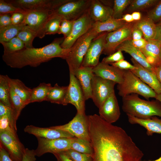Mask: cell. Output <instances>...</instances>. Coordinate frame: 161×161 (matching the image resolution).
Wrapping results in <instances>:
<instances>
[{
	"label": "cell",
	"mask_w": 161,
	"mask_h": 161,
	"mask_svg": "<svg viewBox=\"0 0 161 161\" xmlns=\"http://www.w3.org/2000/svg\"><path fill=\"white\" fill-rule=\"evenodd\" d=\"M92 161H142L144 154L122 128L88 116Z\"/></svg>",
	"instance_id": "1"
},
{
	"label": "cell",
	"mask_w": 161,
	"mask_h": 161,
	"mask_svg": "<svg viewBox=\"0 0 161 161\" xmlns=\"http://www.w3.org/2000/svg\"><path fill=\"white\" fill-rule=\"evenodd\" d=\"M64 38L55 39L50 44L39 48H25L14 52L4 54L2 59L11 67L21 68L27 66L37 67L55 58L65 59L69 49L61 46Z\"/></svg>",
	"instance_id": "2"
},
{
	"label": "cell",
	"mask_w": 161,
	"mask_h": 161,
	"mask_svg": "<svg viewBox=\"0 0 161 161\" xmlns=\"http://www.w3.org/2000/svg\"><path fill=\"white\" fill-rule=\"evenodd\" d=\"M122 109L127 115L143 119L161 117V103L156 100H145L132 94L122 97Z\"/></svg>",
	"instance_id": "3"
},
{
	"label": "cell",
	"mask_w": 161,
	"mask_h": 161,
	"mask_svg": "<svg viewBox=\"0 0 161 161\" xmlns=\"http://www.w3.org/2000/svg\"><path fill=\"white\" fill-rule=\"evenodd\" d=\"M99 34L92 27L78 39L70 48L65 59L69 73L74 74L75 71L81 66L83 58L91 42Z\"/></svg>",
	"instance_id": "4"
},
{
	"label": "cell",
	"mask_w": 161,
	"mask_h": 161,
	"mask_svg": "<svg viewBox=\"0 0 161 161\" xmlns=\"http://www.w3.org/2000/svg\"><path fill=\"white\" fill-rule=\"evenodd\" d=\"M119 95L122 97L132 94L142 96L149 100L155 98L157 94L130 70H125L123 82L117 84Z\"/></svg>",
	"instance_id": "5"
},
{
	"label": "cell",
	"mask_w": 161,
	"mask_h": 161,
	"mask_svg": "<svg viewBox=\"0 0 161 161\" xmlns=\"http://www.w3.org/2000/svg\"><path fill=\"white\" fill-rule=\"evenodd\" d=\"M92 0H67L52 11L53 14L64 19L74 21L79 18L89 10Z\"/></svg>",
	"instance_id": "6"
},
{
	"label": "cell",
	"mask_w": 161,
	"mask_h": 161,
	"mask_svg": "<svg viewBox=\"0 0 161 161\" xmlns=\"http://www.w3.org/2000/svg\"><path fill=\"white\" fill-rule=\"evenodd\" d=\"M134 21L127 23L119 29L108 32L106 44L102 54L109 55L116 51L117 47L124 42L131 39Z\"/></svg>",
	"instance_id": "7"
},
{
	"label": "cell",
	"mask_w": 161,
	"mask_h": 161,
	"mask_svg": "<svg viewBox=\"0 0 161 161\" xmlns=\"http://www.w3.org/2000/svg\"><path fill=\"white\" fill-rule=\"evenodd\" d=\"M51 127L66 131L75 137L90 142L89 119L86 114L77 113L68 123Z\"/></svg>",
	"instance_id": "8"
},
{
	"label": "cell",
	"mask_w": 161,
	"mask_h": 161,
	"mask_svg": "<svg viewBox=\"0 0 161 161\" xmlns=\"http://www.w3.org/2000/svg\"><path fill=\"white\" fill-rule=\"evenodd\" d=\"M116 84L113 81L104 79L94 74L91 83V99L97 108H100L114 91Z\"/></svg>",
	"instance_id": "9"
},
{
	"label": "cell",
	"mask_w": 161,
	"mask_h": 161,
	"mask_svg": "<svg viewBox=\"0 0 161 161\" xmlns=\"http://www.w3.org/2000/svg\"><path fill=\"white\" fill-rule=\"evenodd\" d=\"M0 141L13 161H22L26 148L20 141L16 132L0 131Z\"/></svg>",
	"instance_id": "10"
},
{
	"label": "cell",
	"mask_w": 161,
	"mask_h": 161,
	"mask_svg": "<svg viewBox=\"0 0 161 161\" xmlns=\"http://www.w3.org/2000/svg\"><path fill=\"white\" fill-rule=\"evenodd\" d=\"M73 138L63 137L49 139L37 137L38 145L34 150L36 156L39 157L48 153L54 154L70 149Z\"/></svg>",
	"instance_id": "11"
},
{
	"label": "cell",
	"mask_w": 161,
	"mask_h": 161,
	"mask_svg": "<svg viewBox=\"0 0 161 161\" xmlns=\"http://www.w3.org/2000/svg\"><path fill=\"white\" fill-rule=\"evenodd\" d=\"M68 86L65 105L71 104L75 107L77 113L85 114L86 100L78 80L72 73H69V83Z\"/></svg>",
	"instance_id": "12"
},
{
	"label": "cell",
	"mask_w": 161,
	"mask_h": 161,
	"mask_svg": "<svg viewBox=\"0 0 161 161\" xmlns=\"http://www.w3.org/2000/svg\"><path fill=\"white\" fill-rule=\"evenodd\" d=\"M94 22L90 17L88 11L74 21L70 33L64 39L61 47L65 49H70L78 39L92 27Z\"/></svg>",
	"instance_id": "13"
},
{
	"label": "cell",
	"mask_w": 161,
	"mask_h": 161,
	"mask_svg": "<svg viewBox=\"0 0 161 161\" xmlns=\"http://www.w3.org/2000/svg\"><path fill=\"white\" fill-rule=\"evenodd\" d=\"M108 32L100 33L92 41L83 58L81 66L93 68L98 64L100 56L105 48Z\"/></svg>",
	"instance_id": "14"
},
{
	"label": "cell",
	"mask_w": 161,
	"mask_h": 161,
	"mask_svg": "<svg viewBox=\"0 0 161 161\" xmlns=\"http://www.w3.org/2000/svg\"><path fill=\"white\" fill-rule=\"evenodd\" d=\"M24 22L37 34V37L43 38L44 27L52 14V11L46 10H26Z\"/></svg>",
	"instance_id": "15"
},
{
	"label": "cell",
	"mask_w": 161,
	"mask_h": 161,
	"mask_svg": "<svg viewBox=\"0 0 161 161\" xmlns=\"http://www.w3.org/2000/svg\"><path fill=\"white\" fill-rule=\"evenodd\" d=\"M67 0H7L6 1L25 10L52 11Z\"/></svg>",
	"instance_id": "16"
},
{
	"label": "cell",
	"mask_w": 161,
	"mask_h": 161,
	"mask_svg": "<svg viewBox=\"0 0 161 161\" xmlns=\"http://www.w3.org/2000/svg\"><path fill=\"white\" fill-rule=\"evenodd\" d=\"M99 116L108 123L112 124L119 118L120 112L115 91H114L99 108Z\"/></svg>",
	"instance_id": "17"
},
{
	"label": "cell",
	"mask_w": 161,
	"mask_h": 161,
	"mask_svg": "<svg viewBox=\"0 0 161 161\" xmlns=\"http://www.w3.org/2000/svg\"><path fill=\"white\" fill-rule=\"evenodd\" d=\"M125 71L101 62L93 68V72L95 75L117 84L123 82Z\"/></svg>",
	"instance_id": "18"
},
{
	"label": "cell",
	"mask_w": 161,
	"mask_h": 161,
	"mask_svg": "<svg viewBox=\"0 0 161 161\" xmlns=\"http://www.w3.org/2000/svg\"><path fill=\"white\" fill-rule=\"evenodd\" d=\"M24 131L25 132L34 135L36 137H41L47 139L75 137L68 132L51 127L42 128L32 125H28L25 128Z\"/></svg>",
	"instance_id": "19"
},
{
	"label": "cell",
	"mask_w": 161,
	"mask_h": 161,
	"mask_svg": "<svg viewBox=\"0 0 161 161\" xmlns=\"http://www.w3.org/2000/svg\"><path fill=\"white\" fill-rule=\"evenodd\" d=\"M131 60L136 67L135 69L131 71L153 89L157 94H161V83L155 73L143 67L133 58H131Z\"/></svg>",
	"instance_id": "20"
},
{
	"label": "cell",
	"mask_w": 161,
	"mask_h": 161,
	"mask_svg": "<svg viewBox=\"0 0 161 161\" xmlns=\"http://www.w3.org/2000/svg\"><path fill=\"white\" fill-rule=\"evenodd\" d=\"M74 74L80 83L86 100L91 98V83L94 75L93 68L81 66L75 71Z\"/></svg>",
	"instance_id": "21"
},
{
	"label": "cell",
	"mask_w": 161,
	"mask_h": 161,
	"mask_svg": "<svg viewBox=\"0 0 161 161\" xmlns=\"http://www.w3.org/2000/svg\"><path fill=\"white\" fill-rule=\"evenodd\" d=\"M88 12L95 22H104L112 17L113 8L103 4L100 0H92Z\"/></svg>",
	"instance_id": "22"
},
{
	"label": "cell",
	"mask_w": 161,
	"mask_h": 161,
	"mask_svg": "<svg viewBox=\"0 0 161 161\" xmlns=\"http://www.w3.org/2000/svg\"><path fill=\"white\" fill-rule=\"evenodd\" d=\"M161 48V44L154 39L147 41L145 47L140 49L145 56L147 62L153 69L161 65L160 59Z\"/></svg>",
	"instance_id": "23"
},
{
	"label": "cell",
	"mask_w": 161,
	"mask_h": 161,
	"mask_svg": "<svg viewBox=\"0 0 161 161\" xmlns=\"http://www.w3.org/2000/svg\"><path fill=\"white\" fill-rule=\"evenodd\" d=\"M131 39L127 40L120 45L117 48L116 51L120 50L128 53L140 64L150 71L154 73V69L147 62L145 56L140 50L132 44Z\"/></svg>",
	"instance_id": "24"
},
{
	"label": "cell",
	"mask_w": 161,
	"mask_h": 161,
	"mask_svg": "<svg viewBox=\"0 0 161 161\" xmlns=\"http://www.w3.org/2000/svg\"><path fill=\"white\" fill-rule=\"evenodd\" d=\"M129 122L132 124H137L146 130V134L152 136L154 133L161 134V119L156 116L151 118L140 119L130 115H127Z\"/></svg>",
	"instance_id": "25"
},
{
	"label": "cell",
	"mask_w": 161,
	"mask_h": 161,
	"mask_svg": "<svg viewBox=\"0 0 161 161\" xmlns=\"http://www.w3.org/2000/svg\"><path fill=\"white\" fill-rule=\"evenodd\" d=\"M134 27L142 32L143 38L147 41L154 39L156 34V24L147 16L140 21H134Z\"/></svg>",
	"instance_id": "26"
},
{
	"label": "cell",
	"mask_w": 161,
	"mask_h": 161,
	"mask_svg": "<svg viewBox=\"0 0 161 161\" xmlns=\"http://www.w3.org/2000/svg\"><path fill=\"white\" fill-rule=\"evenodd\" d=\"M127 23L120 19L112 17L103 22H96L92 27L98 33L104 32H108L116 30L121 28Z\"/></svg>",
	"instance_id": "27"
},
{
	"label": "cell",
	"mask_w": 161,
	"mask_h": 161,
	"mask_svg": "<svg viewBox=\"0 0 161 161\" xmlns=\"http://www.w3.org/2000/svg\"><path fill=\"white\" fill-rule=\"evenodd\" d=\"M9 82L10 87L26 105L30 103L32 89L27 86L18 79H12L9 77Z\"/></svg>",
	"instance_id": "28"
},
{
	"label": "cell",
	"mask_w": 161,
	"mask_h": 161,
	"mask_svg": "<svg viewBox=\"0 0 161 161\" xmlns=\"http://www.w3.org/2000/svg\"><path fill=\"white\" fill-rule=\"evenodd\" d=\"M68 88V86H60L56 83L50 90L46 101L65 105Z\"/></svg>",
	"instance_id": "29"
},
{
	"label": "cell",
	"mask_w": 161,
	"mask_h": 161,
	"mask_svg": "<svg viewBox=\"0 0 161 161\" xmlns=\"http://www.w3.org/2000/svg\"><path fill=\"white\" fill-rule=\"evenodd\" d=\"M26 25L23 21L18 24H11L0 28V42H7L17 36L23 27Z\"/></svg>",
	"instance_id": "30"
},
{
	"label": "cell",
	"mask_w": 161,
	"mask_h": 161,
	"mask_svg": "<svg viewBox=\"0 0 161 161\" xmlns=\"http://www.w3.org/2000/svg\"><path fill=\"white\" fill-rule=\"evenodd\" d=\"M52 86L50 83H41L32 89L30 103L46 101Z\"/></svg>",
	"instance_id": "31"
},
{
	"label": "cell",
	"mask_w": 161,
	"mask_h": 161,
	"mask_svg": "<svg viewBox=\"0 0 161 161\" xmlns=\"http://www.w3.org/2000/svg\"><path fill=\"white\" fill-rule=\"evenodd\" d=\"M63 19L61 17L52 13L44 27L42 33L43 38L46 35L58 33L61 22Z\"/></svg>",
	"instance_id": "32"
},
{
	"label": "cell",
	"mask_w": 161,
	"mask_h": 161,
	"mask_svg": "<svg viewBox=\"0 0 161 161\" xmlns=\"http://www.w3.org/2000/svg\"><path fill=\"white\" fill-rule=\"evenodd\" d=\"M9 78L7 75H0V101L11 108L10 99Z\"/></svg>",
	"instance_id": "33"
},
{
	"label": "cell",
	"mask_w": 161,
	"mask_h": 161,
	"mask_svg": "<svg viewBox=\"0 0 161 161\" xmlns=\"http://www.w3.org/2000/svg\"><path fill=\"white\" fill-rule=\"evenodd\" d=\"M10 99L11 108L15 120L17 121L21 111L26 105L20 97L14 92L10 86Z\"/></svg>",
	"instance_id": "34"
},
{
	"label": "cell",
	"mask_w": 161,
	"mask_h": 161,
	"mask_svg": "<svg viewBox=\"0 0 161 161\" xmlns=\"http://www.w3.org/2000/svg\"><path fill=\"white\" fill-rule=\"evenodd\" d=\"M37 33L33 31L28 25H25L20 31L17 37L20 39L24 45L25 48H33V41L37 37Z\"/></svg>",
	"instance_id": "35"
},
{
	"label": "cell",
	"mask_w": 161,
	"mask_h": 161,
	"mask_svg": "<svg viewBox=\"0 0 161 161\" xmlns=\"http://www.w3.org/2000/svg\"><path fill=\"white\" fill-rule=\"evenodd\" d=\"M70 149L82 153L91 155L93 152L90 142L75 137L73 138Z\"/></svg>",
	"instance_id": "36"
},
{
	"label": "cell",
	"mask_w": 161,
	"mask_h": 161,
	"mask_svg": "<svg viewBox=\"0 0 161 161\" xmlns=\"http://www.w3.org/2000/svg\"><path fill=\"white\" fill-rule=\"evenodd\" d=\"M0 43L4 47V54L14 52L25 48L23 42L17 36L8 41L2 42Z\"/></svg>",
	"instance_id": "37"
},
{
	"label": "cell",
	"mask_w": 161,
	"mask_h": 161,
	"mask_svg": "<svg viewBox=\"0 0 161 161\" xmlns=\"http://www.w3.org/2000/svg\"><path fill=\"white\" fill-rule=\"evenodd\" d=\"M158 0H134L129 5L128 10L134 12L141 10L152 7L158 2Z\"/></svg>",
	"instance_id": "38"
},
{
	"label": "cell",
	"mask_w": 161,
	"mask_h": 161,
	"mask_svg": "<svg viewBox=\"0 0 161 161\" xmlns=\"http://www.w3.org/2000/svg\"><path fill=\"white\" fill-rule=\"evenodd\" d=\"M131 0H115L114 1L112 17L120 19L123 16V12L126 7L130 4Z\"/></svg>",
	"instance_id": "39"
},
{
	"label": "cell",
	"mask_w": 161,
	"mask_h": 161,
	"mask_svg": "<svg viewBox=\"0 0 161 161\" xmlns=\"http://www.w3.org/2000/svg\"><path fill=\"white\" fill-rule=\"evenodd\" d=\"M27 10L14 6L5 0H0V14L20 13L25 14Z\"/></svg>",
	"instance_id": "40"
},
{
	"label": "cell",
	"mask_w": 161,
	"mask_h": 161,
	"mask_svg": "<svg viewBox=\"0 0 161 161\" xmlns=\"http://www.w3.org/2000/svg\"><path fill=\"white\" fill-rule=\"evenodd\" d=\"M64 152L73 161H92V155L82 153L71 149Z\"/></svg>",
	"instance_id": "41"
},
{
	"label": "cell",
	"mask_w": 161,
	"mask_h": 161,
	"mask_svg": "<svg viewBox=\"0 0 161 161\" xmlns=\"http://www.w3.org/2000/svg\"><path fill=\"white\" fill-rule=\"evenodd\" d=\"M147 16L155 24L161 21V0L148 12Z\"/></svg>",
	"instance_id": "42"
},
{
	"label": "cell",
	"mask_w": 161,
	"mask_h": 161,
	"mask_svg": "<svg viewBox=\"0 0 161 161\" xmlns=\"http://www.w3.org/2000/svg\"><path fill=\"white\" fill-rule=\"evenodd\" d=\"M73 21L63 19L61 22L58 33L63 35L64 38L67 37L71 31Z\"/></svg>",
	"instance_id": "43"
},
{
	"label": "cell",
	"mask_w": 161,
	"mask_h": 161,
	"mask_svg": "<svg viewBox=\"0 0 161 161\" xmlns=\"http://www.w3.org/2000/svg\"><path fill=\"white\" fill-rule=\"evenodd\" d=\"M124 58L122 51L118 50L108 56L103 58L101 62L110 64L124 59Z\"/></svg>",
	"instance_id": "44"
},
{
	"label": "cell",
	"mask_w": 161,
	"mask_h": 161,
	"mask_svg": "<svg viewBox=\"0 0 161 161\" xmlns=\"http://www.w3.org/2000/svg\"><path fill=\"white\" fill-rule=\"evenodd\" d=\"M119 69L124 70H133L136 68V67L132 65L129 62L124 59L121 60L117 62L110 64Z\"/></svg>",
	"instance_id": "45"
},
{
	"label": "cell",
	"mask_w": 161,
	"mask_h": 161,
	"mask_svg": "<svg viewBox=\"0 0 161 161\" xmlns=\"http://www.w3.org/2000/svg\"><path fill=\"white\" fill-rule=\"evenodd\" d=\"M10 14L12 24H18L24 21L25 17V14L20 13H14Z\"/></svg>",
	"instance_id": "46"
},
{
	"label": "cell",
	"mask_w": 161,
	"mask_h": 161,
	"mask_svg": "<svg viewBox=\"0 0 161 161\" xmlns=\"http://www.w3.org/2000/svg\"><path fill=\"white\" fill-rule=\"evenodd\" d=\"M36 156L34 150L26 148L22 161H36Z\"/></svg>",
	"instance_id": "47"
},
{
	"label": "cell",
	"mask_w": 161,
	"mask_h": 161,
	"mask_svg": "<svg viewBox=\"0 0 161 161\" xmlns=\"http://www.w3.org/2000/svg\"><path fill=\"white\" fill-rule=\"evenodd\" d=\"M12 24L11 15L10 14H0V28Z\"/></svg>",
	"instance_id": "48"
},
{
	"label": "cell",
	"mask_w": 161,
	"mask_h": 161,
	"mask_svg": "<svg viewBox=\"0 0 161 161\" xmlns=\"http://www.w3.org/2000/svg\"><path fill=\"white\" fill-rule=\"evenodd\" d=\"M0 161H13L3 146L0 144Z\"/></svg>",
	"instance_id": "49"
},
{
	"label": "cell",
	"mask_w": 161,
	"mask_h": 161,
	"mask_svg": "<svg viewBox=\"0 0 161 161\" xmlns=\"http://www.w3.org/2000/svg\"><path fill=\"white\" fill-rule=\"evenodd\" d=\"M131 41L134 47L139 49L143 48L147 42V41L143 38L137 40H133L131 39Z\"/></svg>",
	"instance_id": "50"
},
{
	"label": "cell",
	"mask_w": 161,
	"mask_h": 161,
	"mask_svg": "<svg viewBox=\"0 0 161 161\" xmlns=\"http://www.w3.org/2000/svg\"><path fill=\"white\" fill-rule=\"evenodd\" d=\"M154 39L161 44V21L156 24V34Z\"/></svg>",
	"instance_id": "51"
},
{
	"label": "cell",
	"mask_w": 161,
	"mask_h": 161,
	"mask_svg": "<svg viewBox=\"0 0 161 161\" xmlns=\"http://www.w3.org/2000/svg\"><path fill=\"white\" fill-rule=\"evenodd\" d=\"M143 38L142 32L139 30L134 27L131 35V39L133 40H137Z\"/></svg>",
	"instance_id": "52"
},
{
	"label": "cell",
	"mask_w": 161,
	"mask_h": 161,
	"mask_svg": "<svg viewBox=\"0 0 161 161\" xmlns=\"http://www.w3.org/2000/svg\"><path fill=\"white\" fill-rule=\"evenodd\" d=\"M56 158L57 161H73L67 157L64 152H61L53 154Z\"/></svg>",
	"instance_id": "53"
},
{
	"label": "cell",
	"mask_w": 161,
	"mask_h": 161,
	"mask_svg": "<svg viewBox=\"0 0 161 161\" xmlns=\"http://www.w3.org/2000/svg\"><path fill=\"white\" fill-rule=\"evenodd\" d=\"M12 109L0 101V117L6 115Z\"/></svg>",
	"instance_id": "54"
},
{
	"label": "cell",
	"mask_w": 161,
	"mask_h": 161,
	"mask_svg": "<svg viewBox=\"0 0 161 161\" xmlns=\"http://www.w3.org/2000/svg\"><path fill=\"white\" fill-rule=\"evenodd\" d=\"M120 19L128 23L134 21L131 14H126L123 16L122 18Z\"/></svg>",
	"instance_id": "55"
},
{
	"label": "cell",
	"mask_w": 161,
	"mask_h": 161,
	"mask_svg": "<svg viewBox=\"0 0 161 161\" xmlns=\"http://www.w3.org/2000/svg\"><path fill=\"white\" fill-rule=\"evenodd\" d=\"M154 70L158 79L161 83V65L154 68Z\"/></svg>",
	"instance_id": "56"
},
{
	"label": "cell",
	"mask_w": 161,
	"mask_h": 161,
	"mask_svg": "<svg viewBox=\"0 0 161 161\" xmlns=\"http://www.w3.org/2000/svg\"><path fill=\"white\" fill-rule=\"evenodd\" d=\"M131 15L134 21H138L142 18L141 14L139 11L133 12Z\"/></svg>",
	"instance_id": "57"
},
{
	"label": "cell",
	"mask_w": 161,
	"mask_h": 161,
	"mask_svg": "<svg viewBox=\"0 0 161 161\" xmlns=\"http://www.w3.org/2000/svg\"><path fill=\"white\" fill-rule=\"evenodd\" d=\"M156 99L161 103V94H157L155 98Z\"/></svg>",
	"instance_id": "58"
},
{
	"label": "cell",
	"mask_w": 161,
	"mask_h": 161,
	"mask_svg": "<svg viewBox=\"0 0 161 161\" xmlns=\"http://www.w3.org/2000/svg\"><path fill=\"white\" fill-rule=\"evenodd\" d=\"M144 161H161V156L159 158L155 160H148Z\"/></svg>",
	"instance_id": "59"
},
{
	"label": "cell",
	"mask_w": 161,
	"mask_h": 161,
	"mask_svg": "<svg viewBox=\"0 0 161 161\" xmlns=\"http://www.w3.org/2000/svg\"><path fill=\"white\" fill-rule=\"evenodd\" d=\"M160 61L161 64V48L160 52Z\"/></svg>",
	"instance_id": "60"
}]
</instances>
